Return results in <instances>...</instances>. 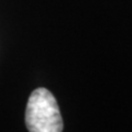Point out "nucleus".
Masks as SVG:
<instances>
[{
    "mask_svg": "<svg viewBox=\"0 0 132 132\" xmlns=\"http://www.w3.org/2000/svg\"><path fill=\"white\" fill-rule=\"evenodd\" d=\"M26 125L30 132H61L63 120L57 101L46 88H36L29 97Z\"/></svg>",
    "mask_w": 132,
    "mask_h": 132,
    "instance_id": "obj_1",
    "label": "nucleus"
}]
</instances>
